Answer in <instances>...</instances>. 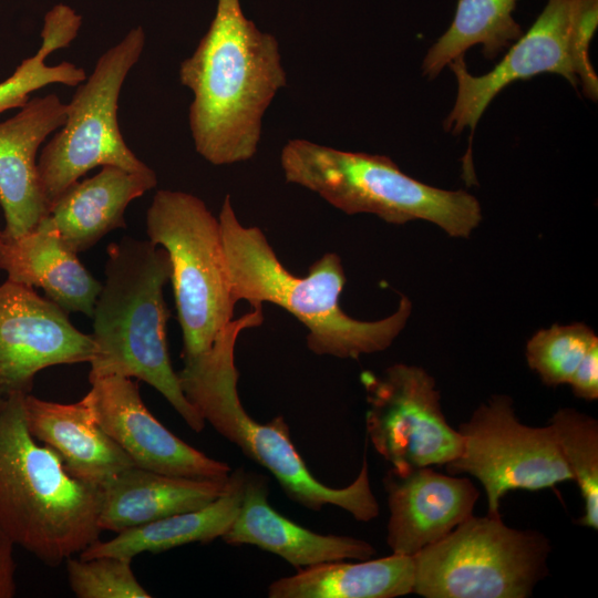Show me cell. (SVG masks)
Returning <instances> with one entry per match:
<instances>
[{"instance_id": "cell-1", "label": "cell", "mask_w": 598, "mask_h": 598, "mask_svg": "<svg viewBox=\"0 0 598 598\" xmlns=\"http://www.w3.org/2000/svg\"><path fill=\"white\" fill-rule=\"evenodd\" d=\"M178 75L193 93L188 124L196 152L215 166L252 158L265 113L287 84L277 39L245 17L240 0H217Z\"/></svg>"}, {"instance_id": "cell-2", "label": "cell", "mask_w": 598, "mask_h": 598, "mask_svg": "<svg viewBox=\"0 0 598 598\" xmlns=\"http://www.w3.org/2000/svg\"><path fill=\"white\" fill-rule=\"evenodd\" d=\"M218 220L235 301L281 307L307 328L311 352L358 359L389 348L406 326L412 303L404 296L396 310L380 320H358L341 309L346 274L337 254L322 255L305 277H297L278 259L260 228L239 221L230 195L224 198Z\"/></svg>"}, {"instance_id": "cell-3", "label": "cell", "mask_w": 598, "mask_h": 598, "mask_svg": "<svg viewBox=\"0 0 598 598\" xmlns=\"http://www.w3.org/2000/svg\"><path fill=\"white\" fill-rule=\"evenodd\" d=\"M171 274L167 251L148 239L125 236L109 245L105 280L92 316L95 353L89 381L113 375L144 381L200 432L206 422L183 393L168 353L169 310L163 290Z\"/></svg>"}, {"instance_id": "cell-4", "label": "cell", "mask_w": 598, "mask_h": 598, "mask_svg": "<svg viewBox=\"0 0 598 598\" xmlns=\"http://www.w3.org/2000/svg\"><path fill=\"white\" fill-rule=\"evenodd\" d=\"M24 394H7L0 409V525L14 545L55 567L99 540L102 488L73 477L38 444Z\"/></svg>"}, {"instance_id": "cell-5", "label": "cell", "mask_w": 598, "mask_h": 598, "mask_svg": "<svg viewBox=\"0 0 598 598\" xmlns=\"http://www.w3.org/2000/svg\"><path fill=\"white\" fill-rule=\"evenodd\" d=\"M285 179L348 214H373L390 224L426 220L448 236L467 238L482 220L476 197L416 181L385 155L342 151L305 138L280 153Z\"/></svg>"}, {"instance_id": "cell-6", "label": "cell", "mask_w": 598, "mask_h": 598, "mask_svg": "<svg viewBox=\"0 0 598 598\" xmlns=\"http://www.w3.org/2000/svg\"><path fill=\"white\" fill-rule=\"evenodd\" d=\"M237 338L238 333H230L205 355L184 363L177 377L188 402L220 435L268 470L292 501L312 511L333 505L360 522L375 518L380 508L371 488L365 457L350 485L327 486L309 471L281 415L261 424L246 412L237 389Z\"/></svg>"}, {"instance_id": "cell-7", "label": "cell", "mask_w": 598, "mask_h": 598, "mask_svg": "<svg viewBox=\"0 0 598 598\" xmlns=\"http://www.w3.org/2000/svg\"><path fill=\"white\" fill-rule=\"evenodd\" d=\"M148 240L164 248L183 336V362L208 353L238 320L220 225L199 197L159 189L146 212Z\"/></svg>"}, {"instance_id": "cell-8", "label": "cell", "mask_w": 598, "mask_h": 598, "mask_svg": "<svg viewBox=\"0 0 598 598\" xmlns=\"http://www.w3.org/2000/svg\"><path fill=\"white\" fill-rule=\"evenodd\" d=\"M549 540L471 515L413 557V594L424 598H526L547 575Z\"/></svg>"}, {"instance_id": "cell-9", "label": "cell", "mask_w": 598, "mask_h": 598, "mask_svg": "<svg viewBox=\"0 0 598 598\" xmlns=\"http://www.w3.org/2000/svg\"><path fill=\"white\" fill-rule=\"evenodd\" d=\"M146 42L142 27L130 30L96 61L90 76L66 104V118L45 144L38 173L49 209L89 171L114 165L127 171L148 166L127 146L117 122L118 97L125 79Z\"/></svg>"}, {"instance_id": "cell-10", "label": "cell", "mask_w": 598, "mask_h": 598, "mask_svg": "<svg viewBox=\"0 0 598 598\" xmlns=\"http://www.w3.org/2000/svg\"><path fill=\"white\" fill-rule=\"evenodd\" d=\"M457 431L461 453L446 470L481 482L488 515L499 514L501 499L511 491H540L573 481L550 426L522 423L508 395L482 403Z\"/></svg>"}, {"instance_id": "cell-11", "label": "cell", "mask_w": 598, "mask_h": 598, "mask_svg": "<svg viewBox=\"0 0 598 598\" xmlns=\"http://www.w3.org/2000/svg\"><path fill=\"white\" fill-rule=\"evenodd\" d=\"M365 427L375 451L403 475L446 465L462 448V436L446 421L435 380L424 369L395 363L381 374L363 371Z\"/></svg>"}, {"instance_id": "cell-12", "label": "cell", "mask_w": 598, "mask_h": 598, "mask_svg": "<svg viewBox=\"0 0 598 598\" xmlns=\"http://www.w3.org/2000/svg\"><path fill=\"white\" fill-rule=\"evenodd\" d=\"M578 3L579 0H548L528 31L484 75L471 74L464 55L448 64L457 81V94L443 126L454 135L465 127L471 130L470 146L463 158V177L467 185L476 183L472 162L473 133L486 107L503 89L512 82L546 72L561 75L574 87L579 85L571 54V32Z\"/></svg>"}, {"instance_id": "cell-13", "label": "cell", "mask_w": 598, "mask_h": 598, "mask_svg": "<svg viewBox=\"0 0 598 598\" xmlns=\"http://www.w3.org/2000/svg\"><path fill=\"white\" fill-rule=\"evenodd\" d=\"M94 353L91 336L33 287L9 279L0 286V384L6 394L29 393L38 372L89 363Z\"/></svg>"}, {"instance_id": "cell-14", "label": "cell", "mask_w": 598, "mask_h": 598, "mask_svg": "<svg viewBox=\"0 0 598 598\" xmlns=\"http://www.w3.org/2000/svg\"><path fill=\"white\" fill-rule=\"evenodd\" d=\"M82 398L96 424L142 468L193 478H227L228 464L214 460L177 437L144 404L131 378L90 381Z\"/></svg>"}, {"instance_id": "cell-15", "label": "cell", "mask_w": 598, "mask_h": 598, "mask_svg": "<svg viewBox=\"0 0 598 598\" xmlns=\"http://www.w3.org/2000/svg\"><path fill=\"white\" fill-rule=\"evenodd\" d=\"M390 516L386 543L392 553L414 556L447 536L473 515L480 492L466 477L445 475L431 466L384 480Z\"/></svg>"}, {"instance_id": "cell-16", "label": "cell", "mask_w": 598, "mask_h": 598, "mask_svg": "<svg viewBox=\"0 0 598 598\" xmlns=\"http://www.w3.org/2000/svg\"><path fill=\"white\" fill-rule=\"evenodd\" d=\"M66 104L50 93L29 100L0 123V205L4 215L3 239L32 230L49 206L38 173L37 154L50 134L65 122Z\"/></svg>"}, {"instance_id": "cell-17", "label": "cell", "mask_w": 598, "mask_h": 598, "mask_svg": "<svg viewBox=\"0 0 598 598\" xmlns=\"http://www.w3.org/2000/svg\"><path fill=\"white\" fill-rule=\"evenodd\" d=\"M221 539L229 545L257 546L297 569L336 560H364L377 553L363 539L322 535L282 516L268 503L265 477L254 473L246 474L239 511Z\"/></svg>"}, {"instance_id": "cell-18", "label": "cell", "mask_w": 598, "mask_h": 598, "mask_svg": "<svg viewBox=\"0 0 598 598\" xmlns=\"http://www.w3.org/2000/svg\"><path fill=\"white\" fill-rule=\"evenodd\" d=\"M0 268L11 281L41 288L64 311L92 318L102 283L64 243L49 215L16 239L1 237Z\"/></svg>"}, {"instance_id": "cell-19", "label": "cell", "mask_w": 598, "mask_h": 598, "mask_svg": "<svg viewBox=\"0 0 598 598\" xmlns=\"http://www.w3.org/2000/svg\"><path fill=\"white\" fill-rule=\"evenodd\" d=\"M23 409L31 435L52 448L73 477L102 487L135 465L96 424L83 399L63 404L27 393Z\"/></svg>"}, {"instance_id": "cell-20", "label": "cell", "mask_w": 598, "mask_h": 598, "mask_svg": "<svg viewBox=\"0 0 598 598\" xmlns=\"http://www.w3.org/2000/svg\"><path fill=\"white\" fill-rule=\"evenodd\" d=\"M227 478H193L131 466L105 483L101 530L121 533L171 515L200 508L220 496Z\"/></svg>"}, {"instance_id": "cell-21", "label": "cell", "mask_w": 598, "mask_h": 598, "mask_svg": "<svg viewBox=\"0 0 598 598\" xmlns=\"http://www.w3.org/2000/svg\"><path fill=\"white\" fill-rule=\"evenodd\" d=\"M157 185L156 173L104 165L94 176L76 182L50 207L49 217L76 254L96 245L110 231L125 228L128 204Z\"/></svg>"}, {"instance_id": "cell-22", "label": "cell", "mask_w": 598, "mask_h": 598, "mask_svg": "<svg viewBox=\"0 0 598 598\" xmlns=\"http://www.w3.org/2000/svg\"><path fill=\"white\" fill-rule=\"evenodd\" d=\"M246 474L231 471L225 492L209 504L133 527L107 540H96L80 558L116 556L133 559L142 553H161L190 543L212 542L228 530L239 511Z\"/></svg>"}, {"instance_id": "cell-23", "label": "cell", "mask_w": 598, "mask_h": 598, "mask_svg": "<svg viewBox=\"0 0 598 598\" xmlns=\"http://www.w3.org/2000/svg\"><path fill=\"white\" fill-rule=\"evenodd\" d=\"M412 556H390L360 563L328 561L298 569L270 584V598H394L413 594Z\"/></svg>"}, {"instance_id": "cell-24", "label": "cell", "mask_w": 598, "mask_h": 598, "mask_svg": "<svg viewBox=\"0 0 598 598\" xmlns=\"http://www.w3.org/2000/svg\"><path fill=\"white\" fill-rule=\"evenodd\" d=\"M518 0H458L448 29L429 49L422 64L429 79L475 44L483 45V54L493 60L522 34L513 12Z\"/></svg>"}, {"instance_id": "cell-25", "label": "cell", "mask_w": 598, "mask_h": 598, "mask_svg": "<svg viewBox=\"0 0 598 598\" xmlns=\"http://www.w3.org/2000/svg\"><path fill=\"white\" fill-rule=\"evenodd\" d=\"M82 18L71 7L59 3L44 17L41 45L35 54L24 59L16 71L0 82V113L22 107L32 92L51 84L78 86L86 79L85 71L64 61L47 65L45 58L70 45L76 38Z\"/></svg>"}, {"instance_id": "cell-26", "label": "cell", "mask_w": 598, "mask_h": 598, "mask_svg": "<svg viewBox=\"0 0 598 598\" xmlns=\"http://www.w3.org/2000/svg\"><path fill=\"white\" fill-rule=\"evenodd\" d=\"M548 425L584 501V514L578 523L597 530L598 422L575 409L563 408L553 414Z\"/></svg>"}, {"instance_id": "cell-27", "label": "cell", "mask_w": 598, "mask_h": 598, "mask_svg": "<svg viewBox=\"0 0 598 598\" xmlns=\"http://www.w3.org/2000/svg\"><path fill=\"white\" fill-rule=\"evenodd\" d=\"M595 344H598V337L585 323L554 324L538 330L528 340L527 364L544 384H566Z\"/></svg>"}, {"instance_id": "cell-28", "label": "cell", "mask_w": 598, "mask_h": 598, "mask_svg": "<svg viewBox=\"0 0 598 598\" xmlns=\"http://www.w3.org/2000/svg\"><path fill=\"white\" fill-rule=\"evenodd\" d=\"M131 563V558L116 556L70 557L65 560L68 581L79 598L152 597L136 579Z\"/></svg>"}, {"instance_id": "cell-29", "label": "cell", "mask_w": 598, "mask_h": 598, "mask_svg": "<svg viewBox=\"0 0 598 598\" xmlns=\"http://www.w3.org/2000/svg\"><path fill=\"white\" fill-rule=\"evenodd\" d=\"M598 25V0H579L571 32V54L584 94L596 102L598 78L589 59V44Z\"/></svg>"}, {"instance_id": "cell-30", "label": "cell", "mask_w": 598, "mask_h": 598, "mask_svg": "<svg viewBox=\"0 0 598 598\" xmlns=\"http://www.w3.org/2000/svg\"><path fill=\"white\" fill-rule=\"evenodd\" d=\"M568 384L579 399L586 401L598 399V344L589 349Z\"/></svg>"}, {"instance_id": "cell-31", "label": "cell", "mask_w": 598, "mask_h": 598, "mask_svg": "<svg viewBox=\"0 0 598 598\" xmlns=\"http://www.w3.org/2000/svg\"><path fill=\"white\" fill-rule=\"evenodd\" d=\"M14 546L0 525V598H12L17 592Z\"/></svg>"}, {"instance_id": "cell-32", "label": "cell", "mask_w": 598, "mask_h": 598, "mask_svg": "<svg viewBox=\"0 0 598 598\" xmlns=\"http://www.w3.org/2000/svg\"><path fill=\"white\" fill-rule=\"evenodd\" d=\"M6 396H7V394H6V392L3 391V389H2V386L0 384V409H1L2 404H3V402H4Z\"/></svg>"}, {"instance_id": "cell-33", "label": "cell", "mask_w": 598, "mask_h": 598, "mask_svg": "<svg viewBox=\"0 0 598 598\" xmlns=\"http://www.w3.org/2000/svg\"><path fill=\"white\" fill-rule=\"evenodd\" d=\"M1 235H2V231H0V240H1Z\"/></svg>"}]
</instances>
